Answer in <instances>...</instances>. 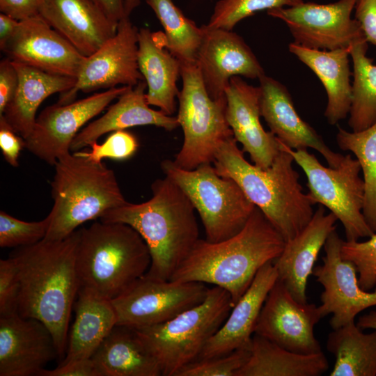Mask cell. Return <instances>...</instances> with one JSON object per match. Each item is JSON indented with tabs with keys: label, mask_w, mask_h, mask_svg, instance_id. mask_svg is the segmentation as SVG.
Segmentation results:
<instances>
[{
	"label": "cell",
	"mask_w": 376,
	"mask_h": 376,
	"mask_svg": "<svg viewBox=\"0 0 376 376\" xmlns=\"http://www.w3.org/2000/svg\"><path fill=\"white\" fill-rule=\"evenodd\" d=\"M80 231L59 240H42L10 256L18 274L17 311L51 331L60 358L65 357L71 311L81 287L77 268Z\"/></svg>",
	"instance_id": "cell-1"
},
{
	"label": "cell",
	"mask_w": 376,
	"mask_h": 376,
	"mask_svg": "<svg viewBox=\"0 0 376 376\" xmlns=\"http://www.w3.org/2000/svg\"><path fill=\"white\" fill-rule=\"evenodd\" d=\"M152 197L107 211L101 221L123 223L136 230L151 256L148 277L169 281L199 238L195 208L185 193L165 176L151 185Z\"/></svg>",
	"instance_id": "cell-2"
},
{
	"label": "cell",
	"mask_w": 376,
	"mask_h": 376,
	"mask_svg": "<svg viewBox=\"0 0 376 376\" xmlns=\"http://www.w3.org/2000/svg\"><path fill=\"white\" fill-rule=\"evenodd\" d=\"M285 244L281 235L256 206L235 235L218 242L199 239L171 280L220 287L230 294L234 306L260 269L274 261Z\"/></svg>",
	"instance_id": "cell-3"
},
{
	"label": "cell",
	"mask_w": 376,
	"mask_h": 376,
	"mask_svg": "<svg viewBox=\"0 0 376 376\" xmlns=\"http://www.w3.org/2000/svg\"><path fill=\"white\" fill-rule=\"evenodd\" d=\"M237 143L232 137L218 148L212 162L216 171L234 180L285 241L291 240L314 214V204L292 166V156L280 148L272 164L263 169L249 163Z\"/></svg>",
	"instance_id": "cell-4"
},
{
	"label": "cell",
	"mask_w": 376,
	"mask_h": 376,
	"mask_svg": "<svg viewBox=\"0 0 376 376\" xmlns=\"http://www.w3.org/2000/svg\"><path fill=\"white\" fill-rule=\"evenodd\" d=\"M79 231L77 268L81 287L112 300L147 273L148 247L130 226L100 221Z\"/></svg>",
	"instance_id": "cell-5"
},
{
	"label": "cell",
	"mask_w": 376,
	"mask_h": 376,
	"mask_svg": "<svg viewBox=\"0 0 376 376\" xmlns=\"http://www.w3.org/2000/svg\"><path fill=\"white\" fill-rule=\"evenodd\" d=\"M54 167L51 182L54 204L45 240L64 239L86 221L127 203L114 171L103 162L70 152L59 158Z\"/></svg>",
	"instance_id": "cell-6"
},
{
	"label": "cell",
	"mask_w": 376,
	"mask_h": 376,
	"mask_svg": "<svg viewBox=\"0 0 376 376\" xmlns=\"http://www.w3.org/2000/svg\"><path fill=\"white\" fill-rule=\"evenodd\" d=\"M233 307L230 294L214 286L200 304L164 322L132 328L157 360L164 376H176L198 359Z\"/></svg>",
	"instance_id": "cell-7"
},
{
	"label": "cell",
	"mask_w": 376,
	"mask_h": 376,
	"mask_svg": "<svg viewBox=\"0 0 376 376\" xmlns=\"http://www.w3.org/2000/svg\"><path fill=\"white\" fill-rule=\"evenodd\" d=\"M160 167L191 201L208 242H218L239 233L256 207L234 180L219 175L212 164L187 170L164 159Z\"/></svg>",
	"instance_id": "cell-8"
},
{
	"label": "cell",
	"mask_w": 376,
	"mask_h": 376,
	"mask_svg": "<svg viewBox=\"0 0 376 376\" xmlns=\"http://www.w3.org/2000/svg\"><path fill=\"white\" fill-rule=\"evenodd\" d=\"M180 75L182 88L176 117L184 141L173 161L182 169L192 170L212 164L220 146L234 136L226 117V99L210 97L196 63H181Z\"/></svg>",
	"instance_id": "cell-9"
},
{
	"label": "cell",
	"mask_w": 376,
	"mask_h": 376,
	"mask_svg": "<svg viewBox=\"0 0 376 376\" xmlns=\"http://www.w3.org/2000/svg\"><path fill=\"white\" fill-rule=\"evenodd\" d=\"M278 142L280 148L289 152L306 174L308 194L313 203L327 207L341 222L346 241L369 237L375 233L363 214L365 186L356 158L347 155L337 167H326L306 149L292 150Z\"/></svg>",
	"instance_id": "cell-10"
},
{
	"label": "cell",
	"mask_w": 376,
	"mask_h": 376,
	"mask_svg": "<svg viewBox=\"0 0 376 376\" xmlns=\"http://www.w3.org/2000/svg\"><path fill=\"white\" fill-rule=\"evenodd\" d=\"M208 290L200 282L163 281L145 274L112 299L116 325L138 328L164 322L202 302Z\"/></svg>",
	"instance_id": "cell-11"
},
{
	"label": "cell",
	"mask_w": 376,
	"mask_h": 376,
	"mask_svg": "<svg viewBox=\"0 0 376 376\" xmlns=\"http://www.w3.org/2000/svg\"><path fill=\"white\" fill-rule=\"evenodd\" d=\"M357 0H338L320 4L302 2L290 7L267 11L282 20L296 44L322 50L350 48L366 40L359 23L351 17Z\"/></svg>",
	"instance_id": "cell-12"
},
{
	"label": "cell",
	"mask_w": 376,
	"mask_h": 376,
	"mask_svg": "<svg viewBox=\"0 0 376 376\" xmlns=\"http://www.w3.org/2000/svg\"><path fill=\"white\" fill-rule=\"evenodd\" d=\"M130 87L111 88L70 103H56L46 107L36 118L31 134L24 139L25 148L54 166L59 158L70 153L71 143L81 127Z\"/></svg>",
	"instance_id": "cell-13"
},
{
	"label": "cell",
	"mask_w": 376,
	"mask_h": 376,
	"mask_svg": "<svg viewBox=\"0 0 376 376\" xmlns=\"http://www.w3.org/2000/svg\"><path fill=\"white\" fill-rule=\"evenodd\" d=\"M139 29L129 17L118 23L114 36L86 56L75 86L61 93L58 104L75 101L79 91L89 93L118 86H134L144 80L138 63Z\"/></svg>",
	"instance_id": "cell-14"
},
{
	"label": "cell",
	"mask_w": 376,
	"mask_h": 376,
	"mask_svg": "<svg viewBox=\"0 0 376 376\" xmlns=\"http://www.w3.org/2000/svg\"><path fill=\"white\" fill-rule=\"evenodd\" d=\"M343 242L333 230L324 245L323 264L313 270L316 281L324 288L319 311L322 318L332 314L329 324L333 329L354 322L359 313L376 306V289L373 292L362 289L355 265L342 258Z\"/></svg>",
	"instance_id": "cell-15"
},
{
	"label": "cell",
	"mask_w": 376,
	"mask_h": 376,
	"mask_svg": "<svg viewBox=\"0 0 376 376\" xmlns=\"http://www.w3.org/2000/svg\"><path fill=\"white\" fill-rule=\"evenodd\" d=\"M321 318L318 306L297 301L277 279L263 306L254 334L295 353L317 354L322 350L314 327Z\"/></svg>",
	"instance_id": "cell-16"
},
{
	"label": "cell",
	"mask_w": 376,
	"mask_h": 376,
	"mask_svg": "<svg viewBox=\"0 0 376 376\" xmlns=\"http://www.w3.org/2000/svg\"><path fill=\"white\" fill-rule=\"evenodd\" d=\"M1 50L13 61L76 79L86 58L40 15L19 21Z\"/></svg>",
	"instance_id": "cell-17"
},
{
	"label": "cell",
	"mask_w": 376,
	"mask_h": 376,
	"mask_svg": "<svg viewBox=\"0 0 376 376\" xmlns=\"http://www.w3.org/2000/svg\"><path fill=\"white\" fill-rule=\"evenodd\" d=\"M201 26L203 37L196 63L211 98L226 99L225 91L233 77L259 79L265 74L258 58L240 36L207 24Z\"/></svg>",
	"instance_id": "cell-18"
},
{
	"label": "cell",
	"mask_w": 376,
	"mask_h": 376,
	"mask_svg": "<svg viewBox=\"0 0 376 376\" xmlns=\"http://www.w3.org/2000/svg\"><path fill=\"white\" fill-rule=\"evenodd\" d=\"M56 357V343L44 323L17 311L0 315V376H38Z\"/></svg>",
	"instance_id": "cell-19"
},
{
	"label": "cell",
	"mask_w": 376,
	"mask_h": 376,
	"mask_svg": "<svg viewBox=\"0 0 376 376\" xmlns=\"http://www.w3.org/2000/svg\"><path fill=\"white\" fill-rule=\"evenodd\" d=\"M258 79L260 115L270 132L290 148H313L324 157L329 166L337 167L344 155L331 150L322 136L300 117L287 88L265 74Z\"/></svg>",
	"instance_id": "cell-20"
},
{
	"label": "cell",
	"mask_w": 376,
	"mask_h": 376,
	"mask_svg": "<svg viewBox=\"0 0 376 376\" xmlns=\"http://www.w3.org/2000/svg\"><path fill=\"white\" fill-rule=\"evenodd\" d=\"M226 117L233 136L253 164L265 169L281 149L275 135L264 130L260 120V88L241 77L230 78L226 91Z\"/></svg>",
	"instance_id": "cell-21"
},
{
	"label": "cell",
	"mask_w": 376,
	"mask_h": 376,
	"mask_svg": "<svg viewBox=\"0 0 376 376\" xmlns=\"http://www.w3.org/2000/svg\"><path fill=\"white\" fill-rule=\"evenodd\" d=\"M336 217L325 213L320 205L308 224L293 238L286 241L280 256L273 261L278 279L292 296L307 303L308 278L313 274L314 264L329 234L336 230Z\"/></svg>",
	"instance_id": "cell-22"
},
{
	"label": "cell",
	"mask_w": 376,
	"mask_h": 376,
	"mask_svg": "<svg viewBox=\"0 0 376 376\" xmlns=\"http://www.w3.org/2000/svg\"><path fill=\"white\" fill-rule=\"evenodd\" d=\"M277 279L278 274L273 262L260 269L221 327L207 341L198 359L220 357L237 349L249 348L263 306Z\"/></svg>",
	"instance_id": "cell-23"
},
{
	"label": "cell",
	"mask_w": 376,
	"mask_h": 376,
	"mask_svg": "<svg viewBox=\"0 0 376 376\" xmlns=\"http://www.w3.org/2000/svg\"><path fill=\"white\" fill-rule=\"evenodd\" d=\"M39 15L83 56L115 35V26L92 0H43Z\"/></svg>",
	"instance_id": "cell-24"
},
{
	"label": "cell",
	"mask_w": 376,
	"mask_h": 376,
	"mask_svg": "<svg viewBox=\"0 0 376 376\" xmlns=\"http://www.w3.org/2000/svg\"><path fill=\"white\" fill-rule=\"evenodd\" d=\"M146 88L144 80L130 87L101 117L88 124L77 134L71 143L70 151H78L89 147L108 132L129 127L154 125L172 131L179 127L177 117L150 107L146 97Z\"/></svg>",
	"instance_id": "cell-25"
},
{
	"label": "cell",
	"mask_w": 376,
	"mask_h": 376,
	"mask_svg": "<svg viewBox=\"0 0 376 376\" xmlns=\"http://www.w3.org/2000/svg\"><path fill=\"white\" fill-rule=\"evenodd\" d=\"M138 47L139 68L148 88L147 102L172 116L180 93L177 81L181 73V62L167 49L162 31L140 29Z\"/></svg>",
	"instance_id": "cell-26"
},
{
	"label": "cell",
	"mask_w": 376,
	"mask_h": 376,
	"mask_svg": "<svg viewBox=\"0 0 376 376\" xmlns=\"http://www.w3.org/2000/svg\"><path fill=\"white\" fill-rule=\"evenodd\" d=\"M288 49L308 67L322 84L327 96L324 114L327 122L336 125L345 118L350 113L352 98L350 48L322 50L291 42Z\"/></svg>",
	"instance_id": "cell-27"
},
{
	"label": "cell",
	"mask_w": 376,
	"mask_h": 376,
	"mask_svg": "<svg viewBox=\"0 0 376 376\" xmlns=\"http://www.w3.org/2000/svg\"><path fill=\"white\" fill-rule=\"evenodd\" d=\"M13 62L18 72L19 84L2 116L15 131L26 139L33 128L36 112L41 103L53 94L63 93L72 88L77 79Z\"/></svg>",
	"instance_id": "cell-28"
},
{
	"label": "cell",
	"mask_w": 376,
	"mask_h": 376,
	"mask_svg": "<svg viewBox=\"0 0 376 376\" xmlns=\"http://www.w3.org/2000/svg\"><path fill=\"white\" fill-rule=\"evenodd\" d=\"M75 320L68 336L62 363L91 358L104 339L117 324L112 300L81 287L75 304Z\"/></svg>",
	"instance_id": "cell-29"
},
{
	"label": "cell",
	"mask_w": 376,
	"mask_h": 376,
	"mask_svg": "<svg viewBox=\"0 0 376 376\" xmlns=\"http://www.w3.org/2000/svg\"><path fill=\"white\" fill-rule=\"evenodd\" d=\"M99 376H160V367L135 331L116 325L91 357Z\"/></svg>",
	"instance_id": "cell-30"
},
{
	"label": "cell",
	"mask_w": 376,
	"mask_h": 376,
	"mask_svg": "<svg viewBox=\"0 0 376 376\" xmlns=\"http://www.w3.org/2000/svg\"><path fill=\"white\" fill-rule=\"evenodd\" d=\"M249 350V359L236 376H319L329 368L322 352L295 353L257 334L252 336Z\"/></svg>",
	"instance_id": "cell-31"
},
{
	"label": "cell",
	"mask_w": 376,
	"mask_h": 376,
	"mask_svg": "<svg viewBox=\"0 0 376 376\" xmlns=\"http://www.w3.org/2000/svg\"><path fill=\"white\" fill-rule=\"evenodd\" d=\"M327 349L336 359L330 376H375L376 331L364 333L354 322L333 329Z\"/></svg>",
	"instance_id": "cell-32"
},
{
	"label": "cell",
	"mask_w": 376,
	"mask_h": 376,
	"mask_svg": "<svg viewBox=\"0 0 376 376\" xmlns=\"http://www.w3.org/2000/svg\"><path fill=\"white\" fill-rule=\"evenodd\" d=\"M367 50L366 40L350 48L353 82L348 125L354 132L365 130L376 122V65L366 56Z\"/></svg>",
	"instance_id": "cell-33"
},
{
	"label": "cell",
	"mask_w": 376,
	"mask_h": 376,
	"mask_svg": "<svg viewBox=\"0 0 376 376\" xmlns=\"http://www.w3.org/2000/svg\"><path fill=\"white\" fill-rule=\"evenodd\" d=\"M164 29L167 49L181 63L196 62L203 30L173 0H146Z\"/></svg>",
	"instance_id": "cell-34"
},
{
	"label": "cell",
	"mask_w": 376,
	"mask_h": 376,
	"mask_svg": "<svg viewBox=\"0 0 376 376\" xmlns=\"http://www.w3.org/2000/svg\"><path fill=\"white\" fill-rule=\"evenodd\" d=\"M336 141L341 150L352 152L359 162L365 186L363 214L370 229L376 233V122L358 132L338 127Z\"/></svg>",
	"instance_id": "cell-35"
},
{
	"label": "cell",
	"mask_w": 376,
	"mask_h": 376,
	"mask_svg": "<svg viewBox=\"0 0 376 376\" xmlns=\"http://www.w3.org/2000/svg\"><path fill=\"white\" fill-rule=\"evenodd\" d=\"M302 2L303 0H219L207 25L232 31L239 22L258 11L294 6Z\"/></svg>",
	"instance_id": "cell-36"
},
{
	"label": "cell",
	"mask_w": 376,
	"mask_h": 376,
	"mask_svg": "<svg viewBox=\"0 0 376 376\" xmlns=\"http://www.w3.org/2000/svg\"><path fill=\"white\" fill-rule=\"evenodd\" d=\"M49 222L48 215L41 221L28 222L1 210L0 246L18 248L34 244L45 237Z\"/></svg>",
	"instance_id": "cell-37"
},
{
	"label": "cell",
	"mask_w": 376,
	"mask_h": 376,
	"mask_svg": "<svg viewBox=\"0 0 376 376\" xmlns=\"http://www.w3.org/2000/svg\"><path fill=\"white\" fill-rule=\"evenodd\" d=\"M366 241H343L341 256L351 261L359 273V283L369 291L376 287V233Z\"/></svg>",
	"instance_id": "cell-38"
},
{
	"label": "cell",
	"mask_w": 376,
	"mask_h": 376,
	"mask_svg": "<svg viewBox=\"0 0 376 376\" xmlns=\"http://www.w3.org/2000/svg\"><path fill=\"white\" fill-rule=\"evenodd\" d=\"M249 354V348L244 347L226 355L197 359L184 366L176 376H236Z\"/></svg>",
	"instance_id": "cell-39"
},
{
	"label": "cell",
	"mask_w": 376,
	"mask_h": 376,
	"mask_svg": "<svg viewBox=\"0 0 376 376\" xmlns=\"http://www.w3.org/2000/svg\"><path fill=\"white\" fill-rule=\"evenodd\" d=\"M88 151H77L76 155L86 159L101 163L104 158L125 160L132 157L139 148L136 138L125 130L113 132L102 143H91Z\"/></svg>",
	"instance_id": "cell-40"
},
{
	"label": "cell",
	"mask_w": 376,
	"mask_h": 376,
	"mask_svg": "<svg viewBox=\"0 0 376 376\" xmlns=\"http://www.w3.org/2000/svg\"><path fill=\"white\" fill-rule=\"evenodd\" d=\"M19 279L16 264L10 256L0 260V315L17 311Z\"/></svg>",
	"instance_id": "cell-41"
},
{
	"label": "cell",
	"mask_w": 376,
	"mask_h": 376,
	"mask_svg": "<svg viewBox=\"0 0 376 376\" xmlns=\"http://www.w3.org/2000/svg\"><path fill=\"white\" fill-rule=\"evenodd\" d=\"M0 148L7 163L11 166L17 167L20 152L25 148V140L2 115L0 116Z\"/></svg>",
	"instance_id": "cell-42"
},
{
	"label": "cell",
	"mask_w": 376,
	"mask_h": 376,
	"mask_svg": "<svg viewBox=\"0 0 376 376\" xmlns=\"http://www.w3.org/2000/svg\"><path fill=\"white\" fill-rule=\"evenodd\" d=\"M19 84V75L13 62L8 58L0 62V115L13 97Z\"/></svg>",
	"instance_id": "cell-43"
},
{
	"label": "cell",
	"mask_w": 376,
	"mask_h": 376,
	"mask_svg": "<svg viewBox=\"0 0 376 376\" xmlns=\"http://www.w3.org/2000/svg\"><path fill=\"white\" fill-rule=\"evenodd\" d=\"M354 9L366 41L376 46V0H357Z\"/></svg>",
	"instance_id": "cell-44"
},
{
	"label": "cell",
	"mask_w": 376,
	"mask_h": 376,
	"mask_svg": "<svg viewBox=\"0 0 376 376\" xmlns=\"http://www.w3.org/2000/svg\"><path fill=\"white\" fill-rule=\"evenodd\" d=\"M38 376H99L91 358L61 364L53 370H41Z\"/></svg>",
	"instance_id": "cell-45"
},
{
	"label": "cell",
	"mask_w": 376,
	"mask_h": 376,
	"mask_svg": "<svg viewBox=\"0 0 376 376\" xmlns=\"http://www.w3.org/2000/svg\"><path fill=\"white\" fill-rule=\"evenodd\" d=\"M43 0H0V11L21 21L39 15Z\"/></svg>",
	"instance_id": "cell-46"
},
{
	"label": "cell",
	"mask_w": 376,
	"mask_h": 376,
	"mask_svg": "<svg viewBox=\"0 0 376 376\" xmlns=\"http://www.w3.org/2000/svg\"><path fill=\"white\" fill-rule=\"evenodd\" d=\"M116 26L119 22L127 17L125 14L124 0H92Z\"/></svg>",
	"instance_id": "cell-47"
},
{
	"label": "cell",
	"mask_w": 376,
	"mask_h": 376,
	"mask_svg": "<svg viewBox=\"0 0 376 376\" xmlns=\"http://www.w3.org/2000/svg\"><path fill=\"white\" fill-rule=\"evenodd\" d=\"M19 21L13 17L0 13V49H2L11 38L19 24Z\"/></svg>",
	"instance_id": "cell-48"
},
{
	"label": "cell",
	"mask_w": 376,
	"mask_h": 376,
	"mask_svg": "<svg viewBox=\"0 0 376 376\" xmlns=\"http://www.w3.org/2000/svg\"><path fill=\"white\" fill-rule=\"evenodd\" d=\"M357 325L362 330L371 329L376 331V311H372L360 316Z\"/></svg>",
	"instance_id": "cell-49"
},
{
	"label": "cell",
	"mask_w": 376,
	"mask_h": 376,
	"mask_svg": "<svg viewBox=\"0 0 376 376\" xmlns=\"http://www.w3.org/2000/svg\"><path fill=\"white\" fill-rule=\"evenodd\" d=\"M140 0H124L125 16L130 17L132 11L139 6Z\"/></svg>",
	"instance_id": "cell-50"
}]
</instances>
